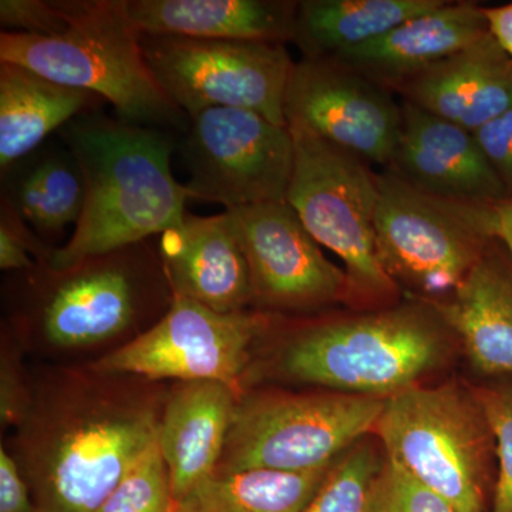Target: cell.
<instances>
[{
  "label": "cell",
  "mask_w": 512,
  "mask_h": 512,
  "mask_svg": "<svg viewBox=\"0 0 512 512\" xmlns=\"http://www.w3.org/2000/svg\"><path fill=\"white\" fill-rule=\"evenodd\" d=\"M481 150L512 198V109L474 133Z\"/></svg>",
  "instance_id": "cell-32"
},
{
  "label": "cell",
  "mask_w": 512,
  "mask_h": 512,
  "mask_svg": "<svg viewBox=\"0 0 512 512\" xmlns=\"http://www.w3.org/2000/svg\"><path fill=\"white\" fill-rule=\"evenodd\" d=\"M29 279L25 313L56 348H84L123 335L161 301H173L160 256L147 241L94 256L67 269L37 264Z\"/></svg>",
  "instance_id": "cell-7"
},
{
  "label": "cell",
  "mask_w": 512,
  "mask_h": 512,
  "mask_svg": "<svg viewBox=\"0 0 512 512\" xmlns=\"http://www.w3.org/2000/svg\"><path fill=\"white\" fill-rule=\"evenodd\" d=\"M92 372L36 394L19 426L16 461L35 512H96L158 441L167 399Z\"/></svg>",
  "instance_id": "cell-1"
},
{
  "label": "cell",
  "mask_w": 512,
  "mask_h": 512,
  "mask_svg": "<svg viewBox=\"0 0 512 512\" xmlns=\"http://www.w3.org/2000/svg\"><path fill=\"white\" fill-rule=\"evenodd\" d=\"M183 157L192 200L234 210L286 201L295 150L288 126L252 110L212 107L190 117Z\"/></svg>",
  "instance_id": "cell-12"
},
{
  "label": "cell",
  "mask_w": 512,
  "mask_h": 512,
  "mask_svg": "<svg viewBox=\"0 0 512 512\" xmlns=\"http://www.w3.org/2000/svg\"><path fill=\"white\" fill-rule=\"evenodd\" d=\"M498 457V478L490 512H512V383L484 387L476 394Z\"/></svg>",
  "instance_id": "cell-28"
},
{
  "label": "cell",
  "mask_w": 512,
  "mask_h": 512,
  "mask_svg": "<svg viewBox=\"0 0 512 512\" xmlns=\"http://www.w3.org/2000/svg\"><path fill=\"white\" fill-rule=\"evenodd\" d=\"M403 101L476 133L512 109V59L490 32L407 80Z\"/></svg>",
  "instance_id": "cell-17"
},
{
  "label": "cell",
  "mask_w": 512,
  "mask_h": 512,
  "mask_svg": "<svg viewBox=\"0 0 512 512\" xmlns=\"http://www.w3.org/2000/svg\"><path fill=\"white\" fill-rule=\"evenodd\" d=\"M140 35L239 42H292L298 2L289 0H127Z\"/></svg>",
  "instance_id": "cell-21"
},
{
  "label": "cell",
  "mask_w": 512,
  "mask_h": 512,
  "mask_svg": "<svg viewBox=\"0 0 512 512\" xmlns=\"http://www.w3.org/2000/svg\"><path fill=\"white\" fill-rule=\"evenodd\" d=\"M332 466L309 471L254 468L214 473L177 501L173 512H302Z\"/></svg>",
  "instance_id": "cell-25"
},
{
  "label": "cell",
  "mask_w": 512,
  "mask_h": 512,
  "mask_svg": "<svg viewBox=\"0 0 512 512\" xmlns=\"http://www.w3.org/2000/svg\"><path fill=\"white\" fill-rule=\"evenodd\" d=\"M494 204L434 197L382 171L375 229L384 271L410 298L447 301L497 239Z\"/></svg>",
  "instance_id": "cell-6"
},
{
  "label": "cell",
  "mask_w": 512,
  "mask_h": 512,
  "mask_svg": "<svg viewBox=\"0 0 512 512\" xmlns=\"http://www.w3.org/2000/svg\"><path fill=\"white\" fill-rule=\"evenodd\" d=\"M33 397L20 373L19 362L3 356L0 373V420L3 427L20 426L28 416Z\"/></svg>",
  "instance_id": "cell-33"
},
{
  "label": "cell",
  "mask_w": 512,
  "mask_h": 512,
  "mask_svg": "<svg viewBox=\"0 0 512 512\" xmlns=\"http://www.w3.org/2000/svg\"><path fill=\"white\" fill-rule=\"evenodd\" d=\"M366 512H458L406 470L384 456L382 470L370 491Z\"/></svg>",
  "instance_id": "cell-29"
},
{
  "label": "cell",
  "mask_w": 512,
  "mask_h": 512,
  "mask_svg": "<svg viewBox=\"0 0 512 512\" xmlns=\"http://www.w3.org/2000/svg\"><path fill=\"white\" fill-rule=\"evenodd\" d=\"M493 208L495 238L507 249L512 262V198L495 202Z\"/></svg>",
  "instance_id": "cell-36"
},
{
  "label": "cell",
  "mask_w": 512,
  "mask_h": 512,
  "mask_svg": "<svg viewBox=\"0 0 512 512\" xmlns=\"http://www.w3.org/2000/svg\"><path fill=\"white\" fill-rule=\"evenodd\" d=\"M446 0H303L292 43L306 59H332L373 42Z\"/></svg>",
  "instance_id": "cell-23"
},
{
  "label": "cell",
  "mask_w": 512,
  "mask_h": 512,
  "mask_svg": "<svg viewBox=\"0 0 512 512\" xmlns=\"http://www.w3.org/2000/svg\"><path fill=\"white\" fill-rule=\"evenodd\" d=\"M288 127L295 158L286 202L316 242L343 262L349 305L366 311L396 305L400 288L384 271L377 252L379 173L308 127Z\"/></svg>",
  "instance_id": "cell-5"
},
{
  "label": "cell",
  "mask_w": 512,
  "mask_h": 512,
  "mask_svg": "<svg viewBox=\"0 0 512 512\" xmlns=\"http://www.w3.org/2000/svg\"><path fill=\"white\" fill-rule=\"evenodd\" d=\"M140 43L161 89L188 119L235 107L288 126L285 93L295 62L285 43L151 35Z\"/></svg>",
  "instance_id": "cell-10"
},
{
  "label": "cell",
  "mask_w": 512,
  "mask_h": 512,
  "mask_svg": "<svg viewBox=\"0 0 512 512\" xmlns=\"http://www.w3.org/2000/svg\"><path fill=\"white\" fill-rule=\"evenodd\" d=\"M67 0H2L0 23L5 32L55 35L66 25Z\"/></svg>",
  "instance_id": "cell-31"
},
{
  "label": "cell",
  "mask_w": 512,
  "mask_h": 512,
  "mask_svg": "<svg viewBox=\"0 0 512 512\" xmlns=\"http://www.w3.org/2000/svg\"><path fill=\"white\" fill-rule=\"evenodd\" d=\"M2 180L3 200L39 237L62 234L82 215L86 187L79 163L66 144L36 150L13 164Z\"/></svg>",
  "instance_id": "cell-24"
},
{
  "label": "cell",
  "mask_w": 512,
  "mask_h": 512,
  "mask_svg": "<svg viewBox=\"0 0 512 512\" xmlns=\"http://www.w3.org/2000/svg\"><path fill=\"white\" fill-rule=\"evenodd\" d=\"M399 143L387 171L414 190L446 200H505L500 178L466 128L403 101Z\"/></svg>",
  "instance_id": "cell-15"
},
{
  "label": "cell",
  "mask_w": 512,
  "mask_h": 512,
  "mask_svg": "<svg viewBox=\"0 0 512 512\" xmlns=\"http://www.w3.org/2000/svg\"><path fill=\"white\" fill-rule=\"evenodd\" d=\"M375 431L384 456L458 512H484L491 433L474 394L416 384L387 397Z\"/></svg>",
  "instance_id": "cell-8"
},
{
  "label": "cell",
  "mask_w": 512,
  "mask_h": 512,
  "mask_svg": "<svg viewBox=\"0 0 512 512\" xmlns=\"http://www.w3.org/2000/svg\"><path fill=\"white\" fill-rule=\"evenodd\" d=\"M383 463L375 444L360 440L333 463L325 483L302 512H366Z\"/></svg>",
  "instance_id": "cell-26"
},
{
  "label": "cell",
  "mask_w": 512,
  "mask_h": 512,
  "mask_svg": "<svg viewBox=\"0 0 512 512\" xmlns=\"http://www.w3.org/2000/svg\"><path fill=\"white\" fill-rule=\"evenodd\" d=\"M488 29L512 59V2L507 5L484 6Z\"/></svg>",
  "instance_id": "cell-35"
},
{
  "label": "cell",
  "mask_w": 512,
  "mask_h": 512,
  "mask_svg": "<svg viewBox=\"0 0 512 512\" xmlns=\"http://www.w3.org/2000/svg\"><path fill=\"white\" fill-rule=\"evenodd\" d=\"M82 170L86 197L72 238L49 265L67 269L164 234L187 215V185L171 171L174 138L89 111L60 130Z\"/></svg>",
  "instance_id": "cell-2"
},
{
  "label": "cell",
  "mask_w": 512,
  "mask_h": 512,
  "mask_svg": "<svg viewBox=\"0 0 512 512\" xmlns=\"http://www.w3.org/2000/svg\"><path fill=\"white\" fill-rule=\"evenodd\" d=\"M490 32L484 6L444 2L377 37L332 57L380 86L396 90L417 74L453 56Z\"/></svg>",
  "instance_id": "cell-18"
},
{
  "label": "cell",
  "mask_w": 512,
  "mask_h": 512,
  "mask_svg": "<svg viewBox=\"0 0 512 512\" xmlns=\"http://www.w3.org/2000/svg\"><path fill=\"white\" fill-rule=\"evenodd\" d=\"M434 306L474 369L512 376V262L500 241L495 239L447 301Z\"/></svg>",
  "instance_id": "cell-20"
},
{
  "label": "cell",
  "mask_w": 512,
  "mask_h": 512,
  "mask_svg": "<svg viewBox=\"0 0 512 512\" xmlns=\"http://www.w3.org/2000/svg\"><path fill=\"white\" fill-rule=\"evenodd\" d=\"M386 399L340 392L239 400L215 473L330 466L376 429Z\"/></svg>",
  "instance_id": "cell-9"
},
{
  "label": "cell",
  "mask_w": 512,
  "mask_h": 512,
  "mask_svg": "<svg viewBox=\"0 0 512 512\" xmlns=\"http://www.w3.org/2000/svg\"><path fill=\"white\" fill-rule=\"evenodd\" d=\"M271 325L266 313H221L174 295L151 328L101 357L92 370L147 380H215L239 390L251 349Z\"/></svg>",
  "instance_id": "cell-11"
},
{
  "label": "cell",
  "mask_w": 512,
  "mask_h": 512,
  "mask_svg": "<svg viewBox=\"0 0 512 512\" xmlns=\"http://www.w3.org/2000/svg\"><path fill=\"white\" fill-rule=\"evenodd\" d=\"M239 390L215 380L181 382L167 397L158 447L180 501L217 471L239 402Z\"/></svg>",
  "instance_id": "cell-19"
},
{
  "label": "cell",
  "mask_w": 512,
  "mask_h": 512,
  "mask_svg": "<svg viewBox=\"0 0 512 512\" xmlns=\"http://www.w3.org/2000/svg\"><path fill=\"white\" fill-rule=\"evenodd\" d=\"M0 62L107 101L117 119L158 130H187V114L151 72L127 0H67L66 25L50 36L0 32Z\"/></svg>",
  "instance_id": "cell-3"
},
{
  "label": "cell",
  "mask_w": 512,
  "mask_h": 512,
  "mask_svg": "<svg viewBox=\"0 0 512 512\" xmlns=\"http://www.w3.org/2000/svg\"><path fill=\"white\" fill-rule=\"evenodd\" d=\"M286 123L384 168L402 133V103L392 90L332 59L295 63L285 93Z\"/></svg>",
  "instance_id": "cell-13"
},
{
  "label": "cell",
  "mask_w": 512,
  "mask_h": 512,
  "mask_svg": "<svg viewBox=\"0 0 512 512\" xmlns=\"http://www.w3.org/2000/svg\"><path fill=\"white\" fill-rule=\"evenodd\" d=\"M55 249L40 241L28 222L6 200H0V268L25 272L49 264Z\"/></svg>",
  "instance_id": "cell-30"
},
{
  "label": "cell",
  "mask_w": 512,
  "mask_h": 512,
  "mask_svg": "<svg viewBox=\"0 0 512 512\" xmlns=\"http://www.w3.org/2000/svg\"><path fill=\"white\" fill-rule=\"evenodd\" d=\"M0 512H35L29 485L18 461L0 448Z\"/></svg>",
  "instance_id": "cell-34"
},
{
  "label": "cell",
  "mask_w": 512,
  "mask_h": 512,
  "mask_svg": "<svg viewBox=\"0 0 512 512\" xmlns=\"http://www.w3.org/2000/svg\"><path fill=\"white\" fill-rule=\"evenodd\" d=\"M104 100L19 64L0 62V171L39 150L50 134Z\"/></svg>",
  "instance_id": "cell-22"
},
{
  "label": "cell",
  "mask_w": 512,
  "mask_h": 512,
  "mask_svg": "<svg viewBox=\"0 0 512 512\" xmlns=\"http://www.w3.org/2000/svg\"><path fill=\"white\" fill-rule=\"evenodd\" d=\"M225 211L247 256L252 305L274 311H315L348 303L345 269L326 258L288 202Z\"/></svg>",
  "instance_id": "cell-14"
},
{
  "label": "cell",
  "mask_w": 512,
  "mask_h": 512,
  "mask_svg": "<svg viewBox=\"0 0 512 512\" xmlns=\"http://www.w3.org/2000/svg\"><path fill=\"white\" fill-rule=\"evenodd\" d=\"M158 256L174 295L221 313L248 311L254 301L247 256L228 211L212 217L187 212L160 235Z\"/></svg>",
  "instance_id": "cell-16"
},
{
  "label": "cell",
  "mask_w": 512,
  "mask_h": 512,
  "mask_svg": "<svg viewBox=\"0 0 512 512\" xmlns=\"http://www.w3.org/2000/svg\"><path fill=\"white\" fill-rule=\"evenodd\" d=\"M450 333L436 306L410 298L305 323L286 340L279 366L296 382L387 399L440 365Z\"/></svg>",
  "instance_id": "cell-4"
},
{
  "label": "cell",
  "mask_w": 512,
  "mask_h": 512,
  "mask_svg": "<svg viewBox=\"0 0 512 512\" xmlns=\"http://www.w3.org/2000/svg\"><path fill=\"white\" fill-rule=\"evenodd\" d=\"M174 504L170 473L157 441L96 512H173Z\"/></svg>",
  "instance_id": "cell-27"
}]
</instances>
